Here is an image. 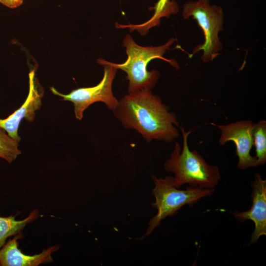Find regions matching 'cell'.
<instances>
[{
	"mask_svg": "<svg viewBox=\"0 0 266 266\" xmlns=\"http://www.w3.org/2000/svg\"><path fill=\"white\" fill-rule=\"evenodd\" d=\"M254 124L249 120L239 121L225 125L210 123L220 131L219 140L220 145L223 146L228 141L234 143L236 155L238 158L237 166L241 170L258 166L256 158L250 154L253 145L252 130Z\"/></svg>",
	"mask_w": 266,
	"mask_h": 266,
	"instance_id": "7",
	"label": "cell"
},
{
	"mask_svg": "<svg viewBox=\"0 0 266 266\" xmlns=\"http://www.w3.org/2000/svg\"><path fill=\"white\" fill-rule=\"evenodd\" d=\"M174 41L175 39L171 38L162 45L142 46L137 44L130 34H127L122 44L126 49L127 60L122 64L107 62L127 73L126 79L129 81L128 93L142 89L151 90L156 84L160 75L158 70H147V66L151 60L162 59L179 68V65L175 61L163 57Z\"/></svg>",
	"mask_w": 266,
	"mask_h": 266,
	"instance_id": "3",
	"label": "cell"
},
{
	"mask_svg": "<svg viewBox=\"0 0 266 266\" xmlns=\"http://www.w3.org/2000/svg\"><path fill=\"white\" fill-rule=\"evenodd\" d=\"M182 13L184 19L192 18L196 20L204 34V42L194 48L192 56L202 51L201 59L203 62L213 61L223 49L218 35L224 26L222 7L211 4L209 0H189L184 4Z\"/></svg>",
	"mask_w": 266,
	"mask_h": 266,
	"instance_id": "5",
	"label": "cell"
},
{
	"mask_svg": "<svg viewBox=\"0 0 266 266\" xmlns=\"http://www.w3.org/2000/svg\"><path fill=\"white\" fill-rule=\"evenodd\" d=\"M97 63L103 66V77L97 85L74 89L66 95L59 92L53 86L50 87L53 94L62 97L63 100L73 103L75 116L79 120L83 118L84 110L95 102H103L112 111L118 103L119 100L112 92V83L116 76L117 68L101 58L97 60Z\"/></svg>",
	"mask_w": 266,
	"mask_h": 266,
	"instance_id": "6",
	"label": "cell"
},
{
	"mask_svg": "<svg viewBox=\"0 0 266 266\" xmlns=\"http://www.w3.org/2000/svg\"><path fill=\"white\" fill-rule=\"evenodd\" d=\"M182 134L183 147L175 141L174 149L169 159L164 164L165 169L173 172L172 184L180 188L185 184L201 188H214L221 179L219 168L208 164L196 150H190L188 138L191 131L186 132L179 127Z\"/></svg>",
	"mask_w": 266,
	"mask_h": 266,
	"instance_id": "2",
	"label": "cell"
},
{
	"mask_svg": "<svg viewBox=\"0 0 266 266\" xmlns=\"http://www.w3.org/2000/svg\"><path fill=\"white\" fill-rule=\"evenodd\" d=\"M23 0H0V2L3 5L11 8H16L23 2Z\"/></svg>",
	"mask_w": 266,
	"mask_h": 266,
	"instance_id": "15",
	"label": "cell"
},
{
	"mask_svg": "<svg viewBox=\"0 0 266 266\" xmlns=\"http://www.w3.org/2000/svg\"><path fill=\"white\" fill-rule=\"evenodd\" d=\"M154 9L153 16L146 22L137 25H121L116 24V28L118 29L128 28L130 32L137 31L141 35L146 34L149 30L158 26L160 24L161 19L169 18L172 14H177L179 11L177 3L174 0H158L152 8Z\"/></svg>",
	"mask_w": 266,
	"mask_h": 266,
	"instance_id": "11",
	"label": "cell"
},
{
	"mask_svg": "<svg viewBox=\"0 0 266 266\" xmlns=\"http://www.w3.org/2000/svg\"><path fill=\"white\" fill-rule=\"evenodd\" d=\"M19 142L10 136L0 127V158L8 163L14 161L21 153L18 148Z\"/></svg>",
	"mask_w": 266,
	"mask_h": 266,
	"instance_id": "14",
	"label": "cell"
},
{
	"mask_svg": "<svg viewBox=\"0 0 266 266\" xmlns=\"http://www.w3.org/2000/svg\"><path fill=\"white\" fill-rule=\"evenodd\" d=\"M38 210H34L22 220H16L15 216L4 217L0 215V248L6 243L9 237L21 232L27 224L38 217Z\"/></svg>",
	"mask_w": 266,
	"mask_h": 266,
	"instance_id": "12",
	"label": "cell"
},
{
	"mask_svg": "<svg viewBox=\"0 0 266 266\" xmlns=\"http://www.w3.org/2000/svg\"><path fill=\"white\" fill-rule=\"evenodd\" d=\"M254 178L251 184V207L247 211L232 212L239 221L250 220L254 222L255 228L251 234V244L256 243L261 236L266 235V180L263 179L259 173H256Z\"/></svg>",
	"mask_w": 266,
	"mask_h": 266,
	"instance_id": "8",
	"label": "cell"
},
{
	"mask_svg": "<svg viewBox=\"0 0 266 266\" xmlns=\"http://www.w3.org/2000/svg\"><path fill=\"white\" fill-rule=\"evenodd\" d=\"M253 145L255 147L258 166H262L266 162V121L260 120L255 123L253 130Z\"/></svg>",
	"mask_w": 266,
	"mask_h": 266,
	"instance_id": "13",
	"label": "cell"
},
{
	"mask_svg": "<svg viewBox=\"0 0 266 266\" xmlns=\"http://www.w3.org/2000/svg\"><path fill=\"white\" fill-rule=\"evenodd\" d=\"M152 178L155 184L152 194L155 198L152 205L157 209V212L150 220L147 230L140 239L149 235L163 219L176 214L182 206H192L201 199L211 196L215 191L214 188L192 186L185 190H179L172 184L171 176L163 178L152 175Z\"/></svg>",
	"mask_w": 266,
	"mask_h": 266,
	"instance_id": "4",
	"label": "cell"
},
{
	"mask_svg": "<svg viewBox=\"0 0 266 266\" xmlns=\"http://www.w3.org/2000/svg\"><path fill=\"white\" fill-rule=\"evenodd\" d=\"M22 236L21 232L0 248V266H37L50 263L53 261L52 254L60 248L58 245H54L38 254L26 255L18 248V240Z\"/></svg>",
	"mask_w": 266,
	"mask_h": 266,
	"instance_id": "10",
	"label": "cell"
},
{
	"mask_svg": "<svg viewBox=\"0 0 266 266\" xmlns=\"http://www.w3.org/2000/svg\"><path fill=\"white\" fill-rule=\"evenodd\" d=\"M113 112L124 128L136 131L147 142L156 139L170 143L179 135L176 114L151 90L128 93L119 100Z\"/></svg>",
	"mask_w": 266,
	"mask_h": 266,
	"instance_id": "1",
	"label": "cell"
},
{
	"mask_svg": "<svg viewBox=\"0 0 266 266\" xmlns=\"http://www.w3.org/2000/svg\"><path fill=\"white\" fill-rule=\"evenodd\" d=\"M29 84L28 96L24 103L5 119H0V127L18 142L21 140L18 134L21 121L25 119L28 122H33L35 117V112L40 109L42 104L43 92L35 82L34 70L29 73Z\"/></svg>",
	"mask_w": 266,
	"mask_h": 266,
	"instance_id": "9",
	"label": "cell"
}]
</instances>
